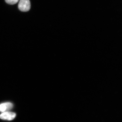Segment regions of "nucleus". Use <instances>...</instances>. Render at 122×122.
Wrapping results in <instances>:
<instances>
[{"label": "nucleus", "instance_id": "obj_4", "mask_svg": "<svg viewBox=\"0 0 122 122\" xmlns=\"http://www.w3.org/2000/svg\"><path fill=\"white\" fill-rule=\"evenodd\" d=\"M5 0L7 4L11 5L15 4L19 1V0Z\"/></svg>", "mask_w": 122, "mask_h": 122}, {"label": "nucleus", "instance_id": "obj_3", "mask_svg": "<svg viewBox=\"0 0 122 122\" xmlns=\"http://www.w3.org/2000/svg\"><path fill=\"white\" fill-rule=\"evenodd\" d=\"M13 105L11 102L4 103L0 104V112H2L8 111L12 109Z\"/></svg>", "mask_w": 122, "mask_h": 122}, {"label": "nucleus", "instance_id": "obj_1", "mask_svg": "<svg viewBox=\"0 0 122 122\" xmlns=\"http://www.w3.org/2000/svg\"><path fill=\"white\" fill-rule=\"evenodd\" d=\"M18 9L22 12L29 11L30 8V4L29 0H20L18 5Z\"/></svg>", "mask_w": 122, "mask_h": 122}, {"label": "nucleus", "instance_id": "obj_2", "mask_svg": "<svg viewBox=\"0 0 122 122\" xmlns=\"http://www.w3.org/2000/svg\"><path fill=\"white\" fill-rule=\"evenodd\" d=\"M16 116V114L14 112L6 111L2 112L0 115V118L2 120L11 121L14 119Z\"/></svg>", "mask_w": 122, "mask_h": 122}]
</instances>
